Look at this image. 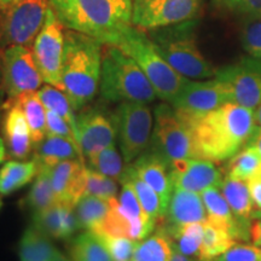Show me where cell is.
<instances>
[{"label": "cell", "mask_w": 261, "mask_h": 261, "mask_svg": "<svg viewBox=\"0 0 261 261\" xmlns=\"http://www.w3.org/2000/svg\"><path fill=\"white\" fill-rule=\"evenodd\" d=\"M190 129L200 160L227 161L248 144L256 127L255 113L236 103H226L208 113L179 112Z\"/></svg>", "instance_id": "cell-1"}, {"label": "cell", "mask_w": 261, "mask_h": 261, "mask_svg": "<svg viewBox=\"0 0 261 261\" xmlns=\"http://www.w3.org/2000/svg\"><path fill=\"white\" fill-rule=\"evenodd\" d=\"M51 9L67 29L114 45L132 25L133 0H48Z\"/></svg>", "instance_id": "cell-2"}, {"label": "cell", "mask_w": 261, "mask_h": 261, "mask_svg": "<svg viewBox=\"0 0 261 261\" xmlns=\"http://www.w3.org/2000/svg\"><path fill=\"white\" fill-rule=\"evenodd\" d=\"M104 45L83 33L65 29L62 85L75 110H81L99 89Z\"/></svg>", "instance_id": "cell-3"}, {"label": "cell", "mask_w": 261, "mask_h": 261, "mask_svg": "<svg viewBox=\"0 0 261 261\" xmlns=\"http://www.w3.org/2000/svg\"><path fill=\"white\" fill-rule=\"evenodd\" d=\"M198 19L148 31L156 50L174 70L190 80L212 79L217 69L207 61L197 42Z\"/></svg>", "instance_id": "cell-4"}, {"label": "cell", "mask_w": 261, "mask_h": 261, "mask_svg": "<svg viewBox=\"0 0 261 261\" xmlns=\"http://www.w3.org/2000/svg\"><path fill=\"white\" fill-rule=\"evenodd\" d=\"M100 70V96L108 102L151 103L158 97L140 67L119 47L104 45Z\"/></svg>", "instance_id": "cell-5"}, {"label": "cell", "mask_w": 261, "mask_h": 261, "mask_svg": "<svg viewBox=\"0 0 261 261\" xmlns=\"http://www.w3.org/2000/svg\"><path fill=\"white\" fill-rule=\"evenodd\" d=\"M113 46L119 47L136 61L158 97L165 102L171 103L188 83L189 79L173 69L160 55L148 33L143 29L129 25L117 37Z\"/></svg>", "instance_id": "cell-6"}, {"label": "cell", "mask_w": 261, "mask_h": 261, "mask_svg": "<svg viewBox=\"0 0 261 261\" xmlns=\"http://www.w3.org/2000/svg\"><path fill=\"white\" fill-rule=\"evenodd\" d=\"M149 148L169 165L178 160L198 159L190 129L169 103L156 107Z\"/></svg>", "instance_id": "cell-7"}, {"label": "cell", "mask_w": 261, "mask_h": 261, "mask_svg": "<svg viewBox=\"0 0 261 261\" xmlns=\"http://www.w3.org/2000/svg\"><path fill=\"white\" fill-rule=\"evenodd\" d=\"M48 0H18L0 15V46L32 47L46 22Z\"/></svg>", "instance_id": "cell-8"}, {"label": "cell", "mask_w": 261, "mask_h": 261, "mask_svg": "<svg viewBox=\"0 0 261 261\" xmlns=\"http://www.w3.org/2000/svg\"><path fill=\"white\" fill-rule=\"evenodd\" d=\"M114 114L122 158L130 163L149 149L154 117L148 104L139 102L120 103Z\"/></svg>", "instance_id": "cell-9"}, {"label": "cell", "mask_w": 261, "mask_h": 261, "mask_svg": "<svg viewBox=\"0 0 261 261\" xmlns=\"http://www.w3.org/2000/svg\"><path fill=\"white\" fill-rule=\"evenodd\" d=\"M205 0H133L132 24L143 31L198 19Z\"/></svg>", "instance_id": "cell-10"}, {"label": "cell", "mask_w": 261, "mask_h": 261, "mask_svg": "<svg viewBox=\"0 0 261 261\" xmlns=\"http://www.w3.org/2000/svg\"><path fill=\"white\" fill-rule=\"evenodd\" d=\"M64 28L50 6L46 22L31 47L42 80L62 91H63L62 63H63L64 55Z\"/></svg>", "instance_id": "cell-11"}, {"label": "cell", "mask_w": 261, "mask_h": 261, "mask_svg": "<svg viewBox=\"0 0 261 261\" xmlns=\"http://www.w3.org/2000/svg\"><path fill=\"white\" fill-rule=\"evenodd\" d=\"M2 87L9 98H16L25 92L38 91L42 76L31 47L9 46L0 56Z\"/></svg>", "instance_id": "cell-12"}, {"label": "cell", "mask_w": 261, "mask_h": 261, "mask_svg": "<svg viewBox=\"0 0 261 261\" xmlns=\"http://www.w3.org/2000/svg\"><path fill=\"white\" fill-rule=\"evenodd\" d=\"M214 77L226 85L232 103L252 110L261 104V58L242 57L217 69Z\"/></svg>", "instance_id": "cell-13"}, {"label": "cell", "mask_w": 261, "mask_h": 261, "mask_svg": "<svg viewBox=\"0 0 261 261\" xmlns=\"http://www.w3.org/2000/svg\"><path fill=\"white\" fill-rule=\"evenodd\" d=\"M76 116L77 142L84 156H90L107 146L115 144L117 126L115 114L106 112L103 108H83Z\"/></svg>", "instance_id": "cell-14"}, {"label": "cell", "mask_w": 261, "mask_h": 261, "mask_svg": "<svg viewBox=\"0 0 261 261\" xmlns=\"http://www.w3.org/2000/svg\"><path fill=\"white\" fill-rule=\"evenodd\" d=\"M231 102L226 85L217 77L205 80H188L171 106L179 112L202 114Z\"/></svg>", "instance_id": "cell-15"}, {"label": "cell", "mask_w": 261, "mask_h": 261, "mask_svg": "<svg viewBox=\"0 0 261 261\" xmlns=\"http://www.w3.org/2000/svg\"><path fill=\"white\" fill-rule=\"evenodd\" d=\"M174 188L202 194L210 188H219L223 173L214 162L200 159L178 160L171 163Z\"/></svg>", "instance_id": "cell-16"}, {"label": "cell", "mask_w": 261, "mask_h": 261, "mask_svg": "<svg viewBox=\"0 0 261 261\" xmlns=\"http://www.w3.org/2000/svg\"><path fill=\"white\" fill-rule=\"evenodd\" d=\"M2 132L6 151L16 160H25L33 151L31 129L23 110L15 98H9L3 106Z\"/></svg>", "instance_id": "cell-17"}, {"label": "cell", "mask_w": 261, "mask_h": 261, "mask_svg": "<svg viewBox=\"0 0 261 261\" xmlns=\"http://www.w3.org/2000/svg\"><path fill=\"white\" fill-rule=\"evenodd\" d=\"M57 202L75 207L86 190V165L81 160H65L50 168Z\"/></svg>", "instance_id": "cell-18"}, {"label": "cell", "mask_w": 261, "mask_h": 261, "mask_svg": "<svg viewBox=\"0 0 261 261\" xmlns=\"http://www.w3.org/2000/svg\"><path fill=\"white\" fill-rule=\"evenodd\" d=\"M207 220V212L200 194L174 188L167 211L162 221V227L169 233L175 228L190 223H203Z\"/></svg>", "instance_id": "cell-19"}, {"label": "cell", "mask_w": 261, "mask_h": 261, "mask_svg": "<svg viewBox=\"0 0 261 261\" xmlns=\"http://www.w3.org/2000/svg\"><path fill=\"white\" fill-rule=\"evenodd\" d=\"M132 166L138 177L158 192L167 211L172 192L174 190L171 165L149 148L132 162Z\"/></svg>", "instance_id": "cell-20"}, {"label": "cell", "mask_w": 261, "mask_h": 261, "mask_svg": "<svg viewBox=\"0 0 261 261\" xmlns=\"http://www.w3.org/2000/svg\"><path fill=\"white\" fill-rule=\"evenodd\" d=\"M33 215V226L51 240H67L79 230L74 207L56 203Z\"/></svg>", "instance_id": "cell-21"}, {"label": "cell", "mask_w": 261, "mask_h": 261, "mask_svg": "<svg viewBox=\"0 0 261 261\" xmlns=\"http://www.w3.org/2000/svg\"><path fill=\"white\" fill-rule=\"evenodd\" d=\"M201 197L207 212L208 221L225 228L237 242L250 240V231L238 223L219 188L207 189L202 192Z\"/></svg>", "instance_id": "cell-22"}, {"label": "cell", "mask_w": 261, "mask_h": 261, "mask_svg": "<svg viewBox=\"0 0 261 261\" xmlns=\"http://www.w3.org/2000/svg\"><path fill=\"white\" fill-rule=\"evenodd\" d=\"M33 160L37 161L39 167L51 168L65 160H81L85 162L80 145L63 137L46 135L41 142L33 146Z\"/></svg>", "instance_id": "cell-23"}, {"label": "cell", "mask_w": 261, "mask_h": 261, "mask_svg": "<svg viewBox=\"0 0 261 261\" xmlns=\"http://www.w3.org/2000/svg\"><path fill=\"white\" fill-rule=\"evenodd\" d=\"M19 261H71L37 227L28 226L18 244Z\"/></svg>", "instance_id": "cell-24"}, {"label": "cell", "mask_w": 261, "mask_h": 261, "mask_svg": "<svg viewBox=\"0 0 261 261\" xmlns=\"http://www.w3.org/2000/svg\"><path fill=\"white\" fill-rule=\"evenodd\" d=\"M219 189L238 223L250 231L255 207H254L247 181L237 180V179L225 175Z\"/></svg>", "instance_id": "cell-25"}, {"label": "cell", "mask_w": 261, "mask_h": 261, "mask_svg": "<svg viewBox=\"0 0 261 261\" xmlns=\"http://www.w3.org/2000/svg\"><path fill=\"white\" fill-rule=\"evenodd\" d=\"M121 184H128L133 189L140 205H142V208L144 210L150 219L159 223L160 220L165 218L166 207L163 205L162 200L160 198L158 192L138 177V174H137V172L130 163H128V166H127Z\"/></svg>", "instance_id": "cell-26"}, {"label": "cell", "mask_w": 261, "mask_h": 261, "mask_svg": "<svg viewBox=\"0 0 261 261\" xmlns=\"http://www.w3.org/2000/svg\"><path fill=\"white\" fill-rule=\"evenodd\" d=\"M39 166L31 161H8L0 168V195H10L19 190L37 177Z\"/></svg>", "instance_id": "cell-27"}, {"label": "cell", "mask_w": 261, "mask_h": 261, "mask_svg": "<svg viewBox=\"0 0 261 261\" xmlns=\"http://www.w3.org/2000/svg\"><path fill=\"white\" fill-rule=\"evenodd\" d=\"M68 252L71 261H114L100 238L90 230L71 238Z\"/></svg>", "instance_id": "cell-28"}, {"label": "cell", "mask_w": 261, "mask_h": 261, "mask_svg": "<svg viewBox=\"0 0 261 261\" xmlns=\"http://www.w3.org/2000/svg\"><path fill=\"white\" fill-rule=\"evenodd\" d=\"M15 99L28 121L33 145L38 144L46 136V108L41 103L37 91L22 93Z\"/></svg>", "instance_id": "cell-29"}, {"label": "cell", "mask_w": 261, "mask_h": 261, "mask_svg": "<svg viewBox=\"0 0 261 261\" xmlns=\"http://www.w3.org/2000/svg\"><path fill=\"white\" fill-rule=\"evenodd\" d=\"M173 244L162 226L155 233L140 241L130 261H171Z\"/></svg>", "instance_id": "cell-30"}, {"label": "cell", "mask_w": 261, "mask_h": 261, "mask_svg": "<svg viewBox=\"0 0 261 261\" xmlns=\"http://www.w3.org/2000/svg\"><path fill=\"white\" fill-rule=\"evenodd\" d=\"M110 208V200L85 195L75 204L74 212L79 230L94 231L102 224Z\"/></svg>", "instance_id": "cell-31"}, {"label": "cell", "mask_w": 261, "mask_h": 261, "mask_svg": "<svg viewBox=\"0 0 261 261\" xmlns=\"http://www.w3.org/2000/svg\"><path fill=\"white\" fill-rule=\"evenodd\" d=\"M56 203L58 202L54 188H52L50 168L39 167L35 180L24 200V205L32 212V214H34L50 208Z\"/></svg>", "instance_id": "cell-32"}, {"label": "cell", "mask_w": 261, "mask_h": 261, "mask_svg": "<svg viewBox=\"0 0 261 261\" xmlns=\"http://www.w3.org/2000/svg\"><path fill=\"white\" fill-rule=\"evenodd\" d=\"M85 159H86V167L115 179L119 182H121L128 166V163L123 162L125 160L119 154L115 144L107 146L92 155L86 156Z\"/></svg>", "instance_id": "cell-33"}, {"label": "cell", "mask_w": 261, "mask_h": 261, "mask_svg": "<svg viewBox=\"0 0 261 261\" xmlns=\"http://www.w3.org/2000/svg\"><path fill=\"white\" fill-rule=\"evenodd\" d=\"M203 238L200 248L198 259L211 261L230 249L237 241L223 227L212 224L211 221H204Z\"/></svg>", "instance_id": "cell-34"}, {"label": "cell", "mask_w": 261, "mask_h": 261, "mask_svg": "<svg viewBox=\"0 0 261 261\" xmlns=\"http://www.w3.org/2000/svg\"><path fill=\"white\" fill-rule=\"evenodd\" d=\"M37 93L39 98H40L41 103L44 104V107L46 108L47 110H51V112L56 113L61 117H63L65 121L69 123L70 127L75 132V136H76L77 121L76 115H75L74 113L75 109L64 91L47 84L45 85V86L40 87V89L37 91Z\"/></svg>", "instance_id": "cell-35"}, {"label": "cell", "mask_w": 261, "mask_h": 261, "mask_svg": "<svg viewBox=\"0 0 261 261\" xmlns=\"http://www.w3.org/2000/svg\"><path fill=\"white\" fill-rule=\"evenodd\" d=\"M261 167V154L255 148L246 145L242 150L227 160L224 172L226 177L247 181Z\"/></svg>", "instance_id": "cell-36"}, {"label": "cell", "mask_w": 261, "mask_h": 261, "mask_svg": "<svg viewBox=\"0 0 261 261\" xmlns=\"http://www.w3.org/2000/svg\"><path fill=\"white\" fill-rule=\"evenodd\" d=\"M203 223H190L169 232L168 236L171 237L173 247L184 255L198 257L203 238Z\"/></svg>", "instance_id": "cell-37"}, {"label": "cell", "mask_w": 261, "mask_h": 261, "mask_svg": "<svg viewBox=\"0 0 261 261\" xmlns=\"http://www.w3.org/2000/svg\"><path fill=\"white\" fill-rule=\"evenodd\" d=\"M240 41L248 56L261 58V17L240 19Z\"/></svg>", "instance_id": "cell-38"}, {"label": "cell", "mask_w": 261, "mask_h": 261, "mask_svg": "<svg viewBox=\"0 0 261 261\" xmlns=\"http://www.w3.org/2000/svg\"><path fill=\"white\" fill-rule=\"evenodd\" d=\"M119 181L115 179L107 177L102 173L93 171L86 167V190L85 195L96 196V197L104 198V200H112L116 198L119 191Z\"/></svg>", "instance_id": "cell-39"}, {"label": "cell", "mask_w": 261, "mask_h": 261, "mask_svg": "<svg viewBox=\"0 0 261 261\" xmlns=\"http://www.w3.org/2000/svg\"><path fill=\"white\" fill-rule=\"evenodd\" d=\"M219 11L236 16L238 19L261 17V0H212Z\"/></svg>", "instance_id": "cell-40"}, {"label": "cell", "mask_w": 261, "mask_h": 261, "mask_svg": "<svg viewBox=\"0 0 261 261\" xmlns=\"http://www.w3.org/2000/svg\"><path fill=\"white\" fill-rule=\"evenodd\" d=\"M96 233V232H94ZM107 247L114 261H130L138 242L126 237L110 236L107 233H96Z\"/></svg>", "instance_id": "cell-41"}, {"label": "cell", "mask_w": 261, "mask_h": 261, "mask_svg": "<svg viewBox=\"0 0 261 261\" xmlns=\"http://www.w3.org/2000/svg\"><path fill=\"white\" fill-rule=\"evenodd\" d=\"M211 261H261V247L237 242L226 252Z\"/></svg>", "instance_id": "cell-42"}, {"label": "cell", "mask_w": 261, "mask_h": 261, "mask_svg": "<svg viewBox=\"0 0 261 261\" xmlns=\"http://www.w3.org/2000/svg\"><path fill=\"white\" fill-rule=\"evenodd\" d=\"M46 135L63 137V138L70 139L73 140L74 143H76V144H79L76 136H75V132L70 127L69 123L65 121L63 117L58 115V114L47 109H46Z\"/></svg>", "instance_id": "cell-43"}, {"label": "cell", "mask_w": 261, "mask_h": 261, "mask_svg": "<svg viewBox=\"0 0 261 261\" xmlns=\"http://www.w3.org/2000/svg\"><path fill=\"white\" fill-rule=\"evenodd\" d=\"M247 185L252 196L254 207H255L253 219H259L261 218V167L257 169L253 177L248 179Z\"/></svg>", "instance_id": "cell-44"}, {"label": "cell", "mask_w": 261, "mask_h": 261, "mask_svg": "<svg viewBox=\"0 0 261 261\" xmlns=\"http://www.w3.org/2000/svg\"><path fill=\"white\" fill-rule=\"evenodd\" d=\"M250 240L257 247H261V220H257L256 223L252 225L250 228Z\"/></svg>", "instance_id": "cell-45"}, {"label": "cell", "mask_w": 261, "mask_h": 261, "mask_svg": "<svg viewBox=\"0 0 261 261\" xmlns=\"http://www.w3.org/2000/svg\"><path fill=\"white\" fill-rule=\"evenodd\" d=\"M247 145H250L253 146V148H255L261 154V126L256 125L255 129H254L253 135L250 137L249 142H248Z\"/></svg>", "instance_id": "cell-46"}, {"label": "cell", "mask_w": 261, "mask_h": 261, "mask_svg": "<svg viewBox=\"0 0 261 261\" xmlns=\"http://www.w3.org/2000/svg\"><path fill=\"white\" fill-rule=\"evenodd\" d=\"M171 261H203V260L198 259V257H192V256L184 255V254L180 253L179 250H177L174 247H173V253H172Z\"/></svg>", "instance_id": "cell-47"}, {"label": "cell", "mask_w": 261, "mask_h": 261, "mask_svg": "<svg viewBox=\"0 0 261 261\" xmlns=\"http://www.w3.org/2000/svg\"><path fill=\"white\" fill-rule=\"evenodd\" d=\"M18 0H0V15L4 14L6 10L11 8Z\"/></svg>", "instance_id": "cell-48"}, {"label": "cell", "mask_w": 261, "mask_h": 261, "mask_svg": "<svg viewBox=\"0 0 261 261\" xmlns=\"http://www.w3.org/2000/svg\"><path fill=\"white\" fill-rule=\"evenodd\" d=\"M5 156H6V146H5L4 139L0 137V163L4 161Z\"/></svg>", "instance_id": "cell-49"}, {"label": "cell", "mask_w": 261, "mask_h": 261, "mask_svg": "<svg viewBox=\"0 0 261 261\" xmlns=\"http://www.w3.org/2000/svg\"><path fill=\"white\" fill-rule=\"evenodd\" d=\"M254 113H255V121H256V125L257 126H261V104L259 107L256 108L255 110H254Z\"/></svg>", "instance_id": "cell-50"}, {"label": "cell", "mask_w": 261, "mask_h": 261, "mask_svg": "<svg viewBox=\"0 0 261 261\" xmlns=\"http://www.w3.org/2000/svg\"><path fill=\"white\" fill-rule=\"evenodd\" d=\"M2 204H3V202H2V200H0V208H2Z\"/></svg>", "instance_id": "cell-51"}]
</instances>
